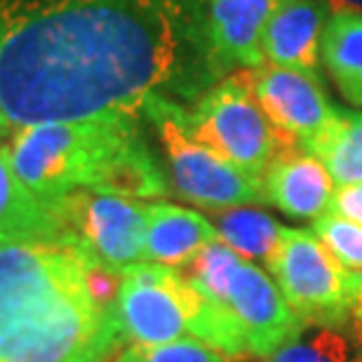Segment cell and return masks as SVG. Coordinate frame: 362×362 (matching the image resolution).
Here are the masks:
<instances>
[{
  "instance_id": "obj_5",
  "label": "cell",
  "mask_w": 362,
  "mask_h": 362,
  "mask_svg": "<svg viewBox=\"0 0 362 362\" xmlns=\"http://www.w3.org/2000/svg\"><path fill=\"white\" fill-rule=\"evenodd\" d=\"M184 122L195 141L259 179L266 177L278 158L301 148L299 141L275 127L257 104L252 69L214 85L191 111L184 108Z\"/></svg>"
},
{
  "instance_id": "obj_26",
  "label": "cell",
  "mask_w": 362,
  "mask_h": 362,
  "mask_svg": "<svg viewBox=\"0 0 362 362\" xmlns=\"http://www.w3.org/2000/svg\"><path fill=\"white\" fill-rule=\"evenodd\" d=\"M115 362H129V358L125 356V351H122V353H120V356H118V358H115Z\"/></svg>"
},
{
  "instance_id": "obj_13",
  "label": "cell",
  "mask_w": 362,
  "mask_h": 362,
  "mask_svg": "<svg viewBox=\"0 0 362 362\" xmlns=\"http://www.w3.org/2000/svg\"><path fill=\"white\" fill-rule=\"evenodd\" d=\"M266 200L294 219H317L329 209L334 181L327 168L308 156L294 151L278 158L264 177Z\"/></svg>"
},
{
  "instance_id": "obj_20",
  "label": "cell",
  "mask_w": 362,
  "mask_h": 362,
  "mask_svg": "<svg viewBox=\"0 0 362 362\" xmlns=\"http://www.w3.org/2000/svg\"><path fill=\"white\" fill-rule=\"evenodd\" d=\"M313 233L346 271H362V226L325 212L313 221Z\"/></svg>"
},
{
  "instance_id": "obj_25",
  "label": "cell",
  "mask_w": 362,
  "mask_h": 362,
  "mask_svg": "<svg viewBox=\"0 0 362 362\" xmlns=\"http://www.w3.org/2000/svg\"><path fill=\"white\" fill-rule=\"evenodd\" d=\"M14 129H17V127L12 125V120L7 118L5 108L0 106V144H5L7 139H10V134L14 132Z\"/></svg>"
},
{
  "instance_id": "obj_8",
  "label": "cell",
  "mask_w": 362,
  "mask_h": 362,
  "mask_svg": "<svg viewBox=\"0 0 362 362\" xmlns=\"http://www.w3.org/2000/svg\"><path fill=\"white\" fill-rule=\"evenodd\" d=\"M52 209L59 226V243L92 264L122 275L146 262V202L74 191L52 200Z\"/></svg>"
},
{
  "instance_id": "obj_21",
  "label": "cell",
  "mask_w": 362,
  "mask_h": 362,
  "mask_svg": "<svg viewBox=\"0 0 362 362\" xmlns=\"http://www.w3.org/2000/svg\"><path fill=\"white\" fill-rule=\"evenodd\" d=\"M129 362H230L221 351L198 341V339H177V341L156 346H127Z\"/></svg>"
},
{
  "instance_id": "obj_7",
  "label": "cell",
  "mask_w": 362,
  "mask_h": 362,
  "mask_svg": "<svg viewBox=\"0 0 362 362\" xmlns=\"http://www.w3.org/2000/svg\"><path fill=\"white\" fill-rule=\"evenodd\" d=\"M115 308L127 341L156 346L186 334L198 339L209 301L179 269L141 262L122 273Z\"/></svg>"
},
{
  "instance_id": "obj_3",
  "label": "cell",
  "mask_w": 362,
  "mask_h": 362,
  "mask_svg": "<svg viewBox=\"0 0 362 362\" xmlns=\"http://www.w3.org/2000/svg\"><path fill=\"white\" fill-rule=\"evenodd\" d=\"M5 148L17 177L42 202L74 191L132 200L170 193L136 115L17 127Z\"/></svg>"
},
{
  "instance_id": "obj_18",
  "label": "cell",
  "mask_w": 362,
  "mask_h": 362,
  "mask_svg": "<svg viewBox=\"0 0 362 362\" xmlns=\"http://www.w3.org/2000/svg\"><path fill=\"white\" fill-rule=\"evenodd\" d=\"M308 156L327 168L339 188L362 184V113H339V118L308 148Z\"/></svg>"
},
{
  "instance_id": "obj_22",
  "label": "cell",
  "mask_w": 362,
  "mask_h": 362,
  "mask_svg": "<svg viewBox=\"0 0 362 362\" xmlns=\"http://www.w3.org/2000/svg\"><path fill=\"white\" fill-rule=\"evenodd\" d=\"M329 214L344 216L362 226V184L337 188L329 200Z\"/></svg>"
},
{
  "instance_id": "obj_24",
  "label": "cell",
  "mask_w": 362,
  "mask_h": 362,
  "mask_svg": "<svg viewBox=\"0 0 362 362\" xmlns=\"http://www.w3.org/2000/svg\"><path fill=\"white\" fill-rule=\"evenodd\" d=\"M327 7L332 10V14L362 12V0H327Z\"/></svg>"
},
{
  "instance_id": "obj_4",
  "label": "cell",
  "mask_w": 362,
  "mask_h": 362,
  "mask_svg": "<svg viewBox=\"0 0 362 362\" xmlns=\"http://www.w3.org/2000/svg\"><path fill=\"white\" fill-rule=\"evenodd\" d=\"M179 271L233 320L252 358H271L306 325L289 308L269 275L230 250L221 238Z\"/></svg>"
},
{
  "instance_id": "obj_2",
  "label": "cell",
  "mask_w": 362,
  "mask_h": 362,
  "mask_svg": "<svg viewBox=\"0 0 362 362\" xmlns=\"http://www.w3.org/2000/svg\"><path fill=\"white\" fill-rule=\"evenodd\" d=\"M90 269L62 243L0 240V362H115L127 339Z\"/></svg>"
},
{
  "instance_id": "obj_15",
  "label": "cell",
  "mask_w": 362,
  "mask_h": 362,
  "mask_svg": "<svg viewBox=\"0 0 362 362\" xmlns=\"http://www.w3.org/2000/svg\"><path fill=\"white\" fill-rule=\"evenodd\" d=\"M0 240L59 243L52 202H42L24 186L5 144H0Z\"/></svg>"
},
{
  "instance_id": "obj_1",
  "label": "cell",
  "mask_w": 362,
  "mask_h": 362,
  "mask_svg": "<svg viewBox=\"0 0 362 362\" xmlns=\"http://www.w3.org/2000/svg\"><path fill=\"white\" fill-rule=\"evenodd\" d=\"M186 28L181 0H0V106L14 127L136 115Z\"/></svg>"
},
{
  "instance_id": "obj_11",
  "label": "cell",
  "mask_w": 362,
  "mask_h": 362,
  "mask_svg": "<svg viewBox=\"0 0 362 362\" xmlns=\"http://www.w3.org/2000/svg\"><path fill=\"white\" fill-rule=\"evenodd\" d=\"M282 0H209L207 45L223 66H266L264 33Z\"/></svg>"
},
{
  "instance_id": "obj_14",
  "label": "cell",
  "mask_w": 362,
  "mask_h": 362,
  "mask_svg": "<svg viewBox=\"0 0 362 362\" xmlns=\"http://www.w3.org/2000/svg\"><path fill=\"white\" fill-rule=\"evenodd\" d=\"M216 240L219 230L207 216L172 202H146V262L181 269Z\"/></svg>"
},
{
  "instance_id": "obj_6",
  "label": "cell",
  "mask_w": 362,
  "mask_h": 362,
  "mask_svg": "<svg viewBox=\"0 0 362 362\" xmlns=\"http://www.w3.org/2000/svg\"><path fill=\"white\" fill-rule=\"evenodd\" d=\"M144 111L158 129L172 170V181L184 200L216 212L269 202L264 179L238 170L188 134L184 108L175 101L153 94L146 99Z\"/></svg>"
},
{
  "instance_id": "obj_12",
  "label": "cell",
  "mask_w": 362,
  "mask_h": 362,
  "mask_svg": "<svg viewBox=\"0 0 362 362\" xmlns=\"http://www.w3.org/2000/svg\"><path fill=\"white\" fill-rule=\"evenodd\" d=\"M327 3L282 0L264 33V54L273 66L317 76Z\"/></svg>"
},
{
  "instance_id": "obj_23",
  "label": "cell",
  "mask_w": 362,
  "mask_h": 362,
  "mask_svg": "<svg viewBox=\"0 0 362 362\" xmlns=\"http://www.w3.org/2000/svg\"><path fill=\"white\" fill-rule=\"evenodd\" d=\"M349 325L362 356V271H349Z\"/></svg>"
},
{
  "instance_id": "obj_10",
  "label": "cell",
  "mask_w": 362,
  "mask_h": 362,
  "mask_svg": "<svg viewBox=\"0 0 362 362\" xmlns=\"http://www.w3.org/2000/svg\"><path fill=\"white\" fill-rule=\"evenodd\" d=\"M252 92L273 125L294 136L303 151L313 146L341 113L327 99L320 78L301 71L252 69Z\"/></svg>"
},
{
  "instance_id": "obj_9",
  "label": "cell",
  "mask_w": 362,
  "mask_h": 362,
  "mask_svg": "<svg viewBox=\"0 0 362 362\" xmlns=\"http://www.w3.org/2000/svg\"><path fill=\"white\" fill-rule=\"evenodd\" d=\"M289 308L306 325H349V271L303 228L282 226L278 250L266 266Z\"/></svg>"
},
{
  "instance_id": "obj_17",
  "label": "cell",
  "mask_w": 362,
  "mask_h": 362,
  "mask_svg": "<svg viewBox=\"0 0 362 362\" xmlns=\"http://www.w3.org/2000/svg\"><path fill=\"white\" fill-rule=\"evenodd\" d=\"M216 230L230 250L247 262H262L264 269L278 250L282 226L271 214L250 207H233L216 212Z\"/></svg>"
},
{
  "instance_id": "obj_19",
  "label": "cell",
  "mask_w": 362,
  "mask_h": 362,
  "mask_svg": "<svg viewBox=\"0 0 362 362\" xmlns=\"http://www.w3.org/2000/svg\"><path fill=\"white\" fill-rule=\"evenodd\" d=\"M269 362H362L356 346L344 337L341 329L327 325H303L294 339L280 346Z\"/></svg>"
},
{
  "instance_id": "obj_16",
  "label": "cell",
  "mask_w": 362,
  "mask_h": 362,
  "mask_svg": "<svg viewBox=\"0 0 362 362\" xmlns=\"http://www.w3.org/2000/svg\"><path fill=\"white\" fill-rule=\"evenodd\" d=\"M322 59L344 99L362 106V12L332 14L322 33Z\"/></svg>"
}]
</instances>
